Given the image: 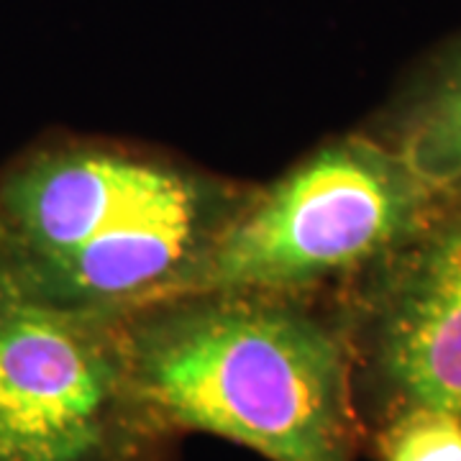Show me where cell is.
<instances>
[{"mask_svg": "<svg viewBox=\"0 0 461 461\" xmlns=\"http://www.w3.org/2000/svg\"><path fill=\"white\" fill-rule=\"evenodd\" d=\"M133 384L172 436L269 461H354V351L333 295L190 290L121 313Z\"/></svg>", "mask_w": 461, "mask_h": 461, "instance_id": "cell-1", "label": "cell"}, {"mask_svg": "<svg viewBox=\"0 0 461 461\" xmlns=\"http://www.w3.org/2000/svg\"><path fill=\"white\" fill-rule=\"evenodd\" d=\"M251 190L147 144L44 133L0 167V262L54 303L121 315L172 295Z\"/></svg>", "mask_w": 461, "mask_h": 461, "instance_id": "cell-2", "label": "cell"}, {"mask_svg": "<svg viewBox=\"0 0 461 461\" xmlns=\"http://www.w3.org/2000/svg\"><path fill=\"white\" fill-rule=\"evenodd\" d=\"M444 193L364 129L330 136L275 180L254 185L175 293L333 295L395 251Z\"/></svg>", "mask_w": 461, "mask_h": 461, "instance_id": "cell-3", "label": "cell"}, {"mask_svg": "<svg viewBox=\"0 0 461 461\" xmlns=\"http://www.w3.org/2000/svg\"><path fill=\"white\" fill-rule=\"evenodd\" d=\"M167 436L121 315L54 303L0 262V461H144Z\"/></svg>", "mask_w": 461, "mask_h": 461, "instance_id": "cell-4", "label": "cell"}, {"mask_svg": "<svg viewBox=\"0 0 461 461\" xmlns=\"http://www.w3.org/2000/svg\"><path fill=\"white\" fill-rule=\"evenodd\" d=\"M333 300L379 420L405 408L461 420V185Z\"/></svg>", "mask_w": 461, "mask_h": 461, "instance_id": "cell-5", "label": "cell"}, {"mask_svg": "<svg viewBox=\"0 0 461 461\" xmlns=\"http://www.w3.org/2000/svg\"><path fill=\"white\" fill-rule=\"evenodd\" d=\"M362 129L430 187H459L461 33L426 51Z\"/></svg>", "mask_w": 461, "mask_h": 461, "instance_id": "cell-6", "label": "cell"}, {"mask_svg": "<svg viewBox=\"0 0 461 461\" xmlns=\"http://www.w3.org/2000/svg\"><path fill=\"white\" fill-rule=\"evenodd\" d=\"M382 461H461V420L441 411L405 408L379 420Z\"/></svg>", "mask_w": 461, "mask_h": 461, "instance_id": "cell-7", "label": "cell"}]
</instances>
